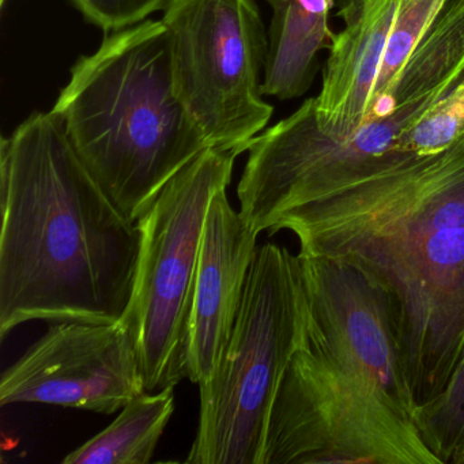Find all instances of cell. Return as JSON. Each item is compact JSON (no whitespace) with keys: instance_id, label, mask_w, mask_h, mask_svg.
<instances>
[{"instance_id":"44dd1931","label":"cell","mask_w":464,"mask_h":464,"mask_svg":"<svg viewBox=\"0 0 464 464\" xmlns=\"http://www.w3.org/2000/svg\"><path fill=\"white\" fill-rule=\"evenodd\" d=\"M461 464H464V459H463V463H461Z\"/></svg>"},{"instance_id":"4fadbf2b","label":"cell","mask_w":464,"mask_h":464,"mask_svg":"<svg viewBox=\"0 0 464 464\" xmlns=\"http://www.w3.org/2000/svg\"><path fill=\"white\" fill-rule=\"evenodd\" d=\"M273 10L263 74L265 96L282 102L304 96L319 70V53L335 34L330 15L335 0H265Z\"/></svg>"},{"instance_id":"30bf717a","label":"cell","mask_w":464,"mask_h":464,"mask_svg":"<svg viewBox=\"0 0 464 464\" xmlns=\"http://www.w3.org/2000/svg\"><path fill=\"white\" fill-rule=\"evenodd\" d=\"M143 392L127 323L58 322L4 372L0 406L44 403L113 414Z\"/></svg>"},{"instance_id":"5b68a950","label":"cell","mask_w":464,"mask_h":464,"mask_svg":"<svg viewBox=\"0 0 464 464\" xmlns=\"http://www.w3.org/2000/svg\"><path fill=\"white\" fill-rule=\"evenodd\" d=\"M300 262L285 246L257 248L229 343L199 384L197 437L186 463L262 464L282 377L308 341Z\"/></svg>"},{"instance_id":"9c48e42d","label":"cell","mask_w":464,"mask_h":464,"mask_svg":"<svg viewBox=\"0 0 464 464\" xmlns=\"http://www.w3.org/2000/svg\"><path fill=\"white\" fill-rule=\"evenodd\" d=\"M308 341L354 374L387 406L414 422L390 301L361 268L335 257L298 254Z\"/></svg>"},{"instance_id":"5bb4252c","label":"cell","mask_w":464,"mask_h":464,"mask_svg":"<svg viewBox=\"0 0 464 464\" xmlns=\"http://www.w3.org/2000/svg\"><path fill=\"white\" fill-rule=\"evenodd\" d=\"M175 412V387L143 392L93 439L70 452L63 464H148Z\"/></svg>"},{"instance_id":"d6986e66","label":"cell","mask_w":464,"mask_h":464,"mask_svg":"<svg viewBox=\"0 0 464 464\" xmlns=\"http://www.w3.org/2000/svg\"><path fill=\"white\" fill-rule=\"evenodd\" d=\"M335 2L339 6L336 17L341 18L344 25L352 23L360 14L361 7L363 5V0H335Z\"/></svg>"},{"instance_id":"7a4b0ae2","label":"cell","mask_w":464,"mask_h":464,"mask_svg":"<svg viewBox=\"0 0 464 464\" xmlns=\"http://www.w3.org/2000/svg\"><path fill=\"white\" fill-rule=\"evenodd\" d=\"M0 197V339L32 320H121L140 230L81 161L58 113L34 112L2 138Z\"/></svg>"},{"instance_id":"ffe728a7","label":"cell","mask_w":464,"mask_h":464,"mask_svg":"<svg viewBox=\"0 0 464 464\" xmlns=\"http://www.w3.org/2000/svg\"><path fill=\"white\" fill-rule=\"evenodd\" d=\"M6 4V0H0V6H4Z\"/></svg>"},{"instance_id":"8992f818","label":"cell","mask_w":464,"mask_h":464,"mask_svg":"<svg viewBox=\"0 0 464 464\" xmlns=\"http://www.w3.org/2000/svg\"><path fill=\"white\" fill-rule=\"evenodd\" d=\"M236 150L208 148L181 168L138 219L134 293L121 317L137 342L148 392L188 379L189 320L211 200L232 180Z\"/></svg>"},{"instance_id":"ba28073f","label":"cell","mask_w":464,"mask_h":464,"mask_svg":"<svg viewBox=\"0 0 464 464\" xmlns=\"http://www.w3.org/2000/svg\"><path fill=\"white\" fill-rule=\"evenodd\" d=\"M176 91L208 148L238 154L265 130L268 34L255 0H172L164 10Z\"/></svg>"},{"instance_id":"7c38bea8","label":"cell","mask_w":464,"mask_h":464,"mask_svg":"<svg viewBox=\"0 0 464 464\" xmlns=\"http://www.w3.org/2000/svg\"><path fill=\"white\" fill-rule=\"evenodd\" d=\"M401 0H363L360 14L334 36L314 97L317 126L334 140H346L365 119Z\"/></svg>"},{"instance_id":"8fae6325","label":"cell","mask_w":464,"mask_h":464,"mask_svg":"<svg viewBox=\"0 0 464 464\" xmlns=\"http://www.w3.org/2000/svg\"><path fill=\"white\" fill-rule=\"evenodd\" d=\"M257 233L236 211L227 189L211 200L200 243L189 320L188 379L216 373L229 343L246 278L256 255Z\"/></svg>"},{"instance_id":"6da1fadb","label":"cell","mask_w":464,"mask_h":464,"mask_svg":"<svg viewBox=\"0 0 464 464\" xmlns=\"http://www.w3.org/2000/svg\"><path fill=\"white\" fill-rule=\"evenodd\" d=\"M284 229L382 287L415 409L434 401L464 350V142L298 206L270 235Z\"/></svg>"},{"instance_id":"e0dca14e","label":"cell","mask_w":464,"mask_h":464,"mask_svg":"<svg viewBox=\"0 0 464 464\" xmlns=\"http://www.w3.org/2000/svg\"><path fill=\"white\" fill-rule=\"evenodd\" d=\"M445 2L447 0H401L368 110L377 99L390 91L393 81L417 50Z\"/></svg>"},{"instance_id":"ac0fdd59","label":"cell","mask_w":464,"mask_h":464,"mask_svg":"<svg viewBox=\"0 0 464 464\" xmlns=\"http://www.w3.org/2000/svg\"><path fill=\"white\" fill-rule=\"evenodd\" d=\"M172 0H72L86 21L105 34L123 31L143 23L151 13L161 12Z\"/></svg>"},{"instance_id":"52a82bcc","label":"cell","mask_w":464,"mask_h":464,"mask_svg":"<svg viewBox=\"0 0 464 464\" xmlns=\"http://www.w3.org/2000/svg\"><path fill=\"white\" fill-rule=\"evenodd\" d=\"M441 464L414 422L306 341L282 377L262 464Z\"/></svg>"},{"instance_id":"3957f363","label":"cell","mask_w":464,"mask_h":464,"mask_svg":"<svg viewBox=\"0 0 464 464\" xmlns=\"http://www.w3.org/2000/svg\"><path fill=\"white\" fill-rule=\"evenodd\" d=\"M53 111L81 161L131 222L208 148L176 91L162 20L107 34L96 53L72 66Z\"/></svg>"},{"instance_id":"9a60e30c","label":"cell","mask_w":464,"mask_h":464,"mask_svg":"<svg viewBox=\"0 0 464 464\" xmlns=\"http://www.w3.org/2000/svg\"><path fill=\"white\" fill-rule=\"evenodd\" d=\"M415 425L441 464L464 459V350L447 387L430 403L415 411Z\"/></svg>"},{"instance_id":"2e32d148","label":"cell","mask_w":464,"mask_h":464,"mask_svg":"<svg viewBox=\"0 0 464 464\" xmlns=\"http://www.w3.org/2000/svg\"><path fill=\"white\" fill-rule=\"evenodd\" d=\"M464 142V77L440 97L401 135L398 151L428 157L444 153Z\"/></svg>"},{"instance_id":"277c9868","label":"cell","mask_w":464,"mask_h":464,"mask_svg":"<svg viewBox=\"0 0 464 464\" xmlns=\"http://www.w3.org/2000/svg\"><path fill=\"white\" fill-rule=\"evenodd\" d=\"M463 77L464 20L445 13L382 96L391 105L384 115L363 121L346 140H334L317 126L314 99H309L257 135L251 170L263 202L282 217L415 157L398 151L399 138Z\"/></svg>"}]
</instances>
